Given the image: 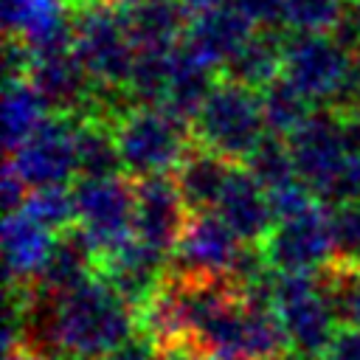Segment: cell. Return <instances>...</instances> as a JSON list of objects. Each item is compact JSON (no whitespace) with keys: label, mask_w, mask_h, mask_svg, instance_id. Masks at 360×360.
I'll return each mask as SVG.
<instances>
[{"label":"cell","mask_w":360,"mask_h":360,"mask_svg":"<svg viewBox=\"0 0 360 360\" xmlns=\"http://www.w3.org/2000/svg\"><path fill=\"white\" fill-rule=\"evenodd\" d=\"M141 329L138 309L98 273L56 295L59 354L70 360H98Z\"/></svg>","instance_id":"cell-1"},{"label":"cell","mask_w":360,"mask_h":360,"mask_svg":"<svg viewBox=\"0 0 360 360\" xmlns=\"http://www.w3.org/2000/svg\"><path fill=\"white\" fill-rule=\"evenodd\" d=\"M124 174L132 180L172 174L194 149L191 124L160 104H135L112 121Z\"/></svg>","instance_id":"cell-2"},{"label":"cell","mask_w":360,"mask_h":360,"mask_svg":"<svg viewBox=\"0 0 360 360\" xmlns=\"http://www.w3.org/2000/svg\"><path fill=\"white\" fill-rule=\"evenodd\" d=\"M191 132L194 143L233 163H245L267 135L259 90L222 76L191 118Z\"/></svg>","instance_id":"cell-3"},{"label":"cell","mask_w":360,"mask_h":360,"mask_svg":"<svg viewBox=\"0 0 360 360\" xmlns=\"http://www.w3.org/2000/svg\"><path fill=\"white\" fill-rule=\"evenodd\" d=\"M76 231L90 242L98 262L135 239V180L129 174L79 177L73 183Z\"/></svg>","instance_id":"cell-4"},{"label":"cell","mask_w":360,"mask_h":360,"mask_svg":"<svg viewBox=\"0 0 360 360\" xmlns=\"http://www.w3.org/2000/svg\"><path fill=\"white\" fill-rule=\"evenodd\" d=\"M73 53L96 84L127 87L138 51L112 0H93L73 8Z\"/></svg>","instance_id":"cell-5"},{"label":"cell","mask_w":360,"mask_h":360,"mask_svg":"<svg viewBox=\"0 0 360 360\" xmlns=\"http://www.w3.org/2000/svg\"><path fill=\"white\" fill-rule=\"evenodd\" d=\"M273 309L284 326L290 349L321 357V352L335 338V312L323 295L318 273H276Z\"/></svg>","instance_id":"cell-6"},{"label":"cell","mask_w":360,"mask_h":360,"mask_svg":"<svg viewBox=\"0 0 360 360\" xmlns=\"http://www.w3.org/2000/svg\"><path fill=\"white\" fill-rule=\"evenodd\" d=\"M354 53L357 51L346 48L332 31H323V34L287 31L281 76L292 82L318 107H329L349 76Z\"/></svg>","instance_id":"cell-7"},{"label":"cell","mask_w":360,"mask_h":360,"mask_svg":"<svg viewBox=\"0 0 360 360\" xmlns=\"http://www.w3.org/2000/svg\"><path fill=\"white\" fill-rule=\"evenodd\" d=\"M287 143H290L298 177L315 191V197L323 205H332L343 166H346V158H349L340 115L326 110V107L315 110L287 138Z\"/></svg>","instance_id":"cell-8"},{"label":"cell","mask_w":360,"mask_h":360,"mask_svg":"<svg viewBox=\"0 0 360 360\" xmlns=\"http://www.w3.org/2000/svg\"><path fill=\"white\" fill-rule=\"evenodd\" d=\"M76 115L51 112L28 141H22L8 158L6 166L28 186H68L79 174L76 160Z\"/></svg>","instance_id":"cell-9"},{"label":"cell","mask_w":360,"mask_h":360,"mask_svg":"<svg viewBox=\"0 0 360 360\" xmlns=\"http://www.w3.org/2000/svg\"><path fill=\"white\" fill-rule=\"evenodd\" d=\"M267 262L281 273H318L335 259L332 219L323 202L278 219L262 242Z\"/></svg>","instance_id":"cell-10"},{"label":"cell","mask_w":360,"mask_h":360,"mask_svg":"<svg viewBox=\"0 0 360 360\" xmlns=\"http://www.w3.org/2000/svg\"><path fill=\"white\" fill-rule=\"evenodd\" d=\"M242 239L217 211H191L186 231L172 250V273L180 276H228Z\"/></svg>","instance_id":"cell-11"},{"label":"cell","mask_w":360,"mask_h":360,"mask_svg":"<svg viewBox=\"0 0 360 360\" xmlns=\"http://www.w3.org/2000/svg\"><path fill=\"white\" fill-rule=\"evenodd\" d=\"M191 211L172 174L135 180V239L172 256Z\"/></svg>","instance_id":"cell-12"},{"label":"cell","mask_w":360,"mask_h":360,"mask_svg":"<svg viewBox=\"0 0 360 360\" xmlns=\"http://www.w3.org/2000/svg\"><path fill=\"white\" fill-rule=\"evenodd\" d=\"M3 25L34 59L73 51V11L62 0H3Z\"/></svg>","instance_id":"cell-13"},{"label":"cell","mask_w":360,"mask_h":360,"mask_svg":"<svg viewBox=\"0 0 360 360\" xmlns=\"http://www.w3.org/2000/svg\"><path fill=\"white\" fill-rule=\"evenodd\" d=\"M25 79L45 98L51 112L76 115V118H87L93 112L96 82L90 79V73L84 70V65L73 51L37 56Z\"/></svg>","instance_id":"cell-14"},{"label":"cell","mask_w":360,"mask_h":360,"mask_svg":"<svg viewBox=\"0 0 360 360\" xmlns=\"http://www.w3.org/2000/svg\"><path fill=\"white\" fill-rule=\"evenodd\" d=\"M169 270H172V256L143 245L141 239H129L124 248H118L115 253L98 262V276L112 290H118L138 312L160 290Z\"/></svg>","instance_id":"cell-15"},{"label":"cell","mask_w":360,"mask_h":360,"mask_svg":"<svg viewBox=\"0 0 360 360\" xmlns=\"http://www.w3.org/2000/svg\"><path fill=\"white\" fill-rule=\"evenodd\" d=\"M256 28L259 25H253L231 0H219L205 8L191 11L183 42L200 59H205L208 65L222 70L225 62L253 37Z\"/></svg>","instance_id":"cell-16"},{"label":"cell","mask_w":360,"mask_h":360,"mask_svg":"<svg viewBox=\"0 0 360 360\" xmlns=\"http://www.w3.org/2000/svg\"><path fill=\"white\" fill-rule=\"evenodd\" d=\"M214 211L231 225V231L242 242H264L278 222L267 188L250 174L245 163H236L231 169Z\"/></svg>","instance_id":"cell-17"},{"label":"cell","mask_w":360,"mask_h":360,"mask_svg":"<svg viewBox=\"0 0 360 360\" xmlns=\"http://www.w3.org/2000/svg\"><path fill=\"white\" fill-rule=\"evenodd\" d=\"M135 51H172L186 39L191 8L183 0H112Z\"/></svg>","instance_id":"cell-18"},{"label":"cell","mask_w":360,"mask_h":360,"mask_svg":"<svg viewBox=\"0 0 360 360\" xmlns=\"http://www.w3.org/2000/svg\"><path fill=\"white\" fill-rule=\"evenodd\" d=\"M56 233L28 217L22 208L8 211L3 219V259L8 284H31L42 270Z\"/></svg>","instance_id":"cell-19"},{"label":"cell","mask_w":360,"mask_h":360,"mask_svg":"<svg viewBox=\"0 0 360 360\" xmlns=\"http://www.w3.org/2000/svg\"><path fill=\"white\" fill-rule=\"evenodd\" d=\"M217 68L208 65L205 59H200L186 42H180L177 48H172V62H169V84H166V96L163 104L166 110H172L174 115L186 118L191 124V118L197 115V110L202 107V101L208 98V93L217 84Z\"/></svg>","instance_id":"cell-20"},{"label":"cell","mask_w":360,"mask_h":360,"mask_svg":"<svg viewBox=\"0 0 360 360\" xmlns=\"http://www.w3.org/2000/svg\"><path fill=\"white\" fill-rule=\"evenodd\" d=\"M96 273H98L96 250L90 248V242L76 228H68V231L56 233V239L51 245V253H48L42 270L37 273V278L31 284H37V287H42L53 295H62V292L79 287L82 281H87Z\"/></svg>","instance_id":"cell-21"},{"label":"cell","mask_w":360,"mask_h":360,"mask_svg":"<svg viewBox=\"0 0 360 360\" xmlns=\"http://www.w3.org/2000/svg\"><path fill=\"white\" fill-rule=\"evenodd\" d=\"M284 31L281 28H256L253 37L225 62L219 70L225 79H233L245 87L262 90L281 76L284 68Z\"/></svg>","instance_id":"cell-22"},{"label":"cell","mask_w":360,"mask_h":360,"mask_svg":"<svg viewBox=\"0 0 360 360\" xmlns=\"http://www.w3.org/2000/svg\"><path fill=\"white\" fill-rule=\"evenodd\" d=\"M233 166V160L194 143V149L180 160V166L172 174L188 211H214Z\"/></svg>","instance_id":"cell-23"},{"label":"cell","mask_w":360,"mask_h":360,"mask_svg":"<svg viewBox=\"0 0 360 360\" xmlns=\"http://www.w3.org/2000/svg\"><path fill=\"white\" fill-rule=\"evenodd\" d=\"M51 115L45 98L34 90L28 79H6L3 93V146L11 155L22 141L34 135V129Z\"/></svg>","instance_id":"cell-24"},{"label":"cell","mask_w":360,"mask_h":360,"mask_svg":"<svg viewBox=\"0 0 360 360\" xmlns=\"http://www.w3.org/2000/svg\"><path fill=\"white\" fill-rule=\"evenodd\" d=\"M76 160L79 177H112L124 174L112 121L87 115L76 124Z\"/></svg>","instance_id":"cell-25"},{"label":"cell","mask_w":360,"mask_h":360,"mask_svg":"<svg viewBox=\"0 0 360 360\" xmlns=\"http://www.w3.org/2000/svg\"><path fill=\"white\" fill-rule=\"evenodd\" d=\"M259 98H262L264 127H267L270 135H278V138H290L318 110V104L309 101L284 76H278L276 82H270L267 87H262L259 90Z\"/></svg>","instance_id":"cell-26"},{"label":"cell","mask_w":360,"mask_h":360,"mask_svg":"<svg viewBox=\"0 0 360 360\" xmlns=\"http://www.w3.org/2000/svg\"><path fill=\"white\" fill-rule=\"evenodd\" d=\"M318 276L338 326H360V262L332 259Z\"/></svg>","instance_id":"cell-27"},{"label":"cell","mask_w":360,"mask_h":360,"mask_svg":"<svg viewBox=\"0 0 360 360\" xmlns=\"http://www.w3.org/2000/svg\"><path fill=\"white\" fill-rule=\"evenodd\" d=\"M245 166L250 169V174L270 191V188H278L290 180L298 177V169H295V160H292V152H290V143L287 138H278V135H264L259 141V146L248 155Z\"/></svg>","instance_id":"cell-28"},{"label":"cell","mask_w":360,"mask_h":360,"mask_svg":"<svg viewBox=\"0 0 360 360\" xmlns=\"http://www.w3.org/2000/svg\"><path fill=\"white\" fill-rule=\"evenodd\" d=\"M22 211L34 217L39 225H45L53 233H62L76 225V197L73 186H42L31 188Z\"/></svg>","instance_id":"cell-29"},{"label":"cell","mask_w":360,"mask_h":360,"mask_svg":"<svg viewBox=\"0 0 360 360\" xmlns=\"http://www.w3.org/2000/svg\"><path fill=\"white\" fill-rule=\"evenodd\" d=\"M172 51H138L127 90L135 104H163Z\"/></svg>","instance_id":"cell-30"},{"label":"cell","mask_w":360,"mask_h":360,"mask_svg":"<svg viewBox=\"0 0 360 360\" xmlns=\"http://www.w3.org/2000/svg\"><path fill=\"white\" fill-rule=\"evenodd\" d=\"M349 0H287L284 3V17L281 28L292 34H323L332 31Z\"/></svg>","instance_id":"cell-31"},{"label":"cell","mask_w":360,"mask_h":360,"mask_svg":"<svg viewBox=\"0 0 360 360\" xmlns=\"http://www.w3.org/2000/svg\"><path fill=\"white\" fill-rule=\"evenodd\" d=\"M329 219H332L335 259L360 262V200L329 205Z\"/></svg>","instance_id":"cell-32"},{"label":"cell","mask_w":360,"mask_h":360,"mask_svg":"<svg viewBox=\"0 0 360 360\" xmlns=\"http://www.w3.org/2000/svg\"><path fill=\"white\" fill-rule=\"evenodd\" d=\"M253 25L259 28H281L284 3L287 0H231Z\"/></svg>","instance_id":"cell-33"},{"label":"cell","mask_w":360,"mask_h":360,"mask_svg":"<svg viewBox=\"0 0 360 360\" xmlns=\"http://www.w3.org/2000/svg\"><path fill=\"white\" fill-rule=\"evenodd\" d=\"M318 360H360V326H338Z\"/></svg>","instance_id":"cell-34"},{"label":"cell","mask_w":360,"mask_h":360,"mask_svg":"<svg viewBox=\"0 0 360 360\" xmlns=\"http://www.w3.org/2000/svg\"><path fill=\"white\" fill-rule=\"evenodd\" d=\"M98 360H158V343L141 332V335L129 338L127 343H121L118 349L107 352Z\"/></svg>","instance_id":"cell-35"},{"label":"cell","mask_w":360,"mask_h":360,"mask_svg":"<svg viewBox=\"0 0 360 360\" xmlns=\"http://www.w3.org/2000/svg\"><path fill=\"white\" fill-rule=\"evenodd\" d=\"M28 191H31V188H28V186H25L8 166H6V169H3V208H6V214L22 208Z\"/></svg>","instance_id":"cell-36"},{"label":"cell","mask_w":360,"mask_h":360,"mask_svg":"<svg viewBox=\"0 0 360 360\" xmlns=\"http://www.w3.org/2000/svg\"><path fill=\"white\" fill-rule=\"evenodd\" d=\"M202 357H205V352L188 338L158 346V360H202Z\"/></svg>","instance_id":"cell-37"},{"label":"cell","mask_w":360,"mask_h":360,"mask_svg":"<svg viewBox=\"0 0 360 360\" xmlns=\"http://www.w3.org/2000/svg\"><path fill=\"white\" fill-rule=\"evenodd\" d=\"M6 360H62V357L59 354H37V352L14 349V352H6Z\"/></svg>","instance_id":"cell-38"},{"label":"cell","mask_w":360,"mask_h":360,"mask_svg":"<svg viewBox=\"0 0 360 360\" xmlns=\"http://www.w3.org/2000/svg\"><path fill=\"white\" fill-rule=\"evenodd\" d=\"M276 360H315V357H309V354H301V352H295V349H287L284 354H278Z\"/></svg>","instance_id":"cell-39"},{"label":"cell","mask_w":360,"mask_h":360,"mask_svg":"<svg viewBox=\"0 0 360 360\" xmlns=\"http://www.w3.org/2000/svg\"><path fill=\"white\" fill-rule=\"evenodd\" d=\"M191 11H197V8H205V6H211V3H219V0H183Z\"/></svg>","instance_id":"cell-40"},{"label":"cell","mask_w":360,"mask_h":360,"mask_svg":"<svg viewBox=\"0 0 360 360\" xmlns=\"http://www.w3.org/2000/svg\"><path fill=\"white\" fill-rule=\"evenodd\" d=\"M202 360H245V357H236V354H205Z\"/></svg>","instance_id":"cell-41"},{"label":"cell","mask_w":360,"mask_h":360,"mask_svg":"<svg viewBox=\"0 0 360 360\" xmlns=\"http://www.w3.org/2000/svg\"><path fill=\"white\" fill-rule=\"evenodd\" d=\"M68 8H79V6H87V3H93V0H62Z\"/></svg>","instance_id":"cell-42"}]
</instances>
